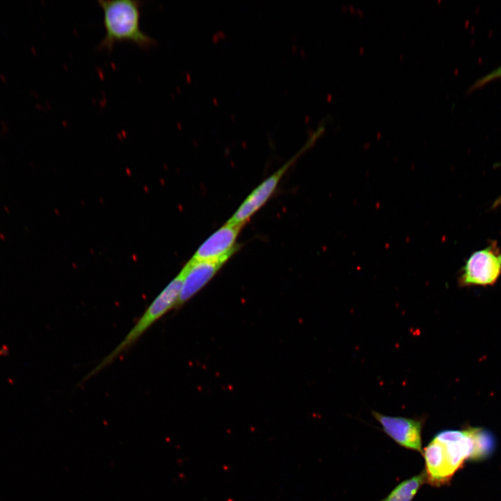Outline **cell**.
I'll list each match as a JSON object with an SVG mask.
<instances>
[{"label":"cell","mask_w":501,"mask_h":501,"mask_svg":"<svg viewBox=\"0 0 501 501\" xmlns=\"http://www.w3.org/2000/svg\"><path fill=\"white\" fill-rule=\"evenodd\" d=\"M475 429L443 430L424 448L427 482L434 486L447 483L463 462L475 458Z\"/></svg>","instance_id":"1"},{"label":"cell","mask_w":501,"mask_h":501,"mask_svg":"<svg viewBox=\"0 0 501 501\" xmlns=\"http://www.w3.org/2000/svg\"><path fill=\"white\" fill-rule=\"evenodd\" d=\"M103 10L106 34L98 45L100 49L112 50L120 41H131L142 49H148L156 40L144 33L140 26L141 6L138 0H99Z\"/></svg>","instance_id":"2"},{"label":"cell","mask_w":501,"mask_h":501,"mask_svg":"<svg viewBox=\"0 0 501 501\" xmlns=\"http://www.w3.org/2000/svg\"><path fill=\"white\" fill-rule=\"evenodd\" d=\"M182 284V276L180 273L154 299L122 341L94 368L88 376L94 375L112 363L132 347L153 324L172 308L177 307Z\"/></svg>","instance_id":"3"},{"label":"cell","mask_w":501,"mask_h":501,"mask_svg":"<svg viewBox=\"0 0 501 501\" xmlns=\"http://www.w3.org/2000/svg\"><path fill=\"white\" fill-rule=\"evenodd\" d=\"M501 276V249L495 241L472 252L461 269V287L493 285Z\"/></svg>","instance_id":"4"},{"label":"cell","mask_w":501,"mask_h":501,"mask_svg":"<svg viewBox=\"0 0 501 501\" xmlns=\"http://www.w3.org/2000/svg\"><path fill=\"white\" fill-rule=\"evenodd\" d=\"M383 431L399 445L422 453V431L424 418L390 416L372 411Z\"/></svg>","instance_id":"5"},{"label":"cell","mask_w":501,"mask_h":501,"mask_svg":"<svg viewBox=\"0 0 501 501\" xmlns=\"http://www.w3.org/2000/svg\"><path fill=\"white\" fill-rule=\"evenodd\" d=\"M304 150L305 149H303L299 154L260 183L244 200L227 222L244 226L250 217L271 198L283 175Z\"/></svg>","instance_id":"6"},{"label":"cell","mask_w":501,"mask_h":501,"mask_svg":"<svg viewBox=\"0 0 501 501\" xmlns=\"http://www.w3.org/2000/svg\"><path fill=\"white\" fill-rule=\"evenodd\" d=\"M242 227L226 222L200 246L191 259L198 261H228L239 249L236 241Z\"/></svg>","instance_id":"7"},{"label":"cell","mask_w":501,"mask_h":501,"mask_svg":"<svg viewBox=\"0 0 501 501\" xmlns=\"http://www.w3.org/2000/svg\"><path fill=\"white\" fill-rule=\"evenodd\" d=\"M227 260L198 261L191 259L180 272L182 284L177 307L186 303L216 275Z\"/></svg>","instance_id":"8"},{"label":"cell","mask_w":501,"mask_h":501,"mask_svg":"<svg viewBox=\"0 0 501 501\" xmlns=\"http://www.w3.org/2000/svg\"><path fill=\"white\" fill-rule=\"evenodd\" d=\"M427 482L424 470L399 483L382 501H412Z\"/></svg>","instance_id":"9"},{"label":"cell","mask_w":501,"mask_h":501,"mask_svg":"<svg viewBox=\"0 0 501 501\" xmlns=\"http://www.w3.org/2000/svg\"><path fill=\"white\" fill-rule=\"evenodd\" d=\"M498 78H501V67L497 68L496 70L486 74L483 78L480 79L475 84L472 88L475 89Z\"/></svg>","instance_id":"10"},{"label":"cell","mask_w":501,"mask_h":501,"mask_svg":"<svg viewBox=\"0 0 501 501\" xmlns=\"http://www.w3.org/2000/svg\"><path fill=\"white\" fill-rule=\"evenodd\" d=\"M501 206V194L494 200L491 206V209H497Z\"/></svg>","instance_id":"11"}]
</instances>
